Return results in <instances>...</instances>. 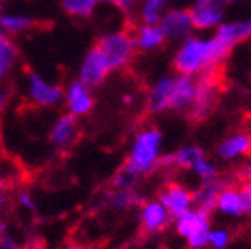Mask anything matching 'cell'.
Listing matches in <instances>:
<instances>
[{
    "label": "cell",
    "instance_id": "6da1fadb",
    "mask_svg": "<svg viewBox=\"0 0 251 249\" xmlns=\"http://www.w3.org/2000/svg\"><path fill=\"white\" fill-rule=\"evenodd\" d=\"M228 54H230V49L220 42L215 35H190L181 40L178 46L173 58V68L176 74L199 77L206 70L220 68V65L228 58Z\"/></svg>",
    "mask_w": 251,
    "mask_h": 249
},
{
    "label": "cell",
    "instance_id": "7a4b0ae2",
    "mask_svg": "<svg viewBox=\"0 0 251 249\" xmlns=\"http://www.w3.org/2000/svg\"><path fill=\"white\" fill-rule=\"evenodd\" d=\"M162 141L164 136L161 129H157L155 125L143 127L134 136L126 162L136 169L141 176L157 171L162 157Z\"/></svg>",
    "mask_w": 251,
    "mask_h": 249
},
{
    "label": "cell",
    "instance_id": "3957f363",
    "mask_svg": "<svg viewBox=\"0 0 251 249\" xmlns=\"http://www.w3.org/2000/svg\"><path fill=\"white\" fill-rule=\"evenodd\" d=\"M96 47L101 51L103 58L106 59L110 72L126 70L133 63L134 56L138 52L136 47H134L131 31L126 30L110 31V33L101 35L96 42Z\"/></svg>",
    "mask_w": 251,
    "mask_h": 249
},
{
    "label": "cell",
    "instance_id": "277c9868",
    "mask_svg": "<svg viewBox=\"0 0 251 249\" xmlns=\"http://www.w3.org/2000/svg\"><path fill=\"white\" fill-rule=\"evenodd\" d=\"M176 234L188 244L190 249L208 248V235L211 230V214L192 207L187 213L175 218Z\"/></svg>",
    "mask_w": 251,
    "mask_h": 249
},
{
    "label": "cell",
    "instance_id": "5b68a950",
    "mask_svg": "<svg viewBox=\"0 0 251 249\" xmlns=\"http://www.w3.org/2000/svg\"><path fill=\"white\" fill-rule=\"evenodd\" d=\"M220 94V74L218 68L206 70L197 77V98L188 115L194 121H202L213 112Z\"/></svg>",
    "mask_w": 251,
    "mask_h": 249
},
{
    "label": "cell",
    "instance_id": "8992f818",
    "mask_svg": "<svg viewBox=\"0 0 251 249\" xmlns=\"http://www.w3.org/2000/svg\"><path fill=\"white\" fill-rule=\"evenodd\" d=\"M157 200L164 206L171 220L178 218L180 214L187 213L194 207L192 190L178 181H168L157 194Z\"/></svg>",
    "mask_w": 251,
    "mask_h": 249
},
{
    "label": "cell",
    "instance_id": "52a82bcc",
    "mask_svg": "<svg viewBox=\"0 0 251 249\" xmlns=\"http://www.w3.org/2000/svg\"><path fill=\"white\" fill-rule=\"evenodd\" d=\"M110 74V68L106 65V59L103 58L101 51L98 47L93 46L89 51L84 54L80 68H78V80L82 82L84 86H87L89 89L101 86L106 80Z\"/></svg>",
    "mask_w": 251,
    "mask_h": 249
},
{
    "label": "cell",
    "instance_id": "ba28073f",
    "mask_svg": "<svg viewBox=\"0 0 251 249\" xmlns=\"http://www.w3.org/2000/svg\"><path fill=\"white\" fill-rule=\"evenodd\" d=\"M197 98V77L173 74L171 100L169 110L178 113H188Z\"/></svg>",
    "mask_w": 251,
    "mask_h": 249
},
{
    "label": "cell",
    "instance_id": "9c48e42d",
    "mask_svg": "<svg viewBox=\"0 0 251 249\" xmlns=\"http://www.w3.org/2000/svg\"><path fill=\"white\" fill-rule=\"evenodd\" d=\"M157 25L161 26L166 40H171V42H181V40L192 35L194 31L190 11L181 7L168 9Z\"/></svg>",
    "mask_w": 251,
    "mask_h": 249
},
{
    "label": "cell",
    "instance_id": "30bf717a",
    "mask_svg": "<svg viewBox=\"0 0 251 249\" xmlns=\"http://www.w3.org/2000/svg\"><path fill=\"white\" fill-rule=\"evenodd\" d=\"M138 223L145 234H161L171 225V216L157 199H150V200H143L138 207Z\"/></svg>",
    "mask_w": 251,
    "mask_h": 249
},
{
    "label": "cell",
    "instance_id": "8fae6325",
    "mask_svg": "<svg viewBox=\"0 0 251 249\" xmlns=\"http://www.w3.org/2000/svg\"><path fill=\"white\" fill-rule=\"evenodd\" d=\"M28 93L31 101L46 108L56 106L65 98V91L61 89V86L47 82L37 72H28Z\"/></svg>",
    "mask_w": 251,
    "mask_h": 249
},
{
    "label": "cell",
    "instance_id": "7c38bea8",
    "mask_svg": "<svg viewBox=\"0 0 251 249\" xmlns=\"http://www.w3.org/2000/svg\"><path fill=\"white\" fill-rule=\"evenodd\" d=\"M216 157L224 162H235L251 153V132L235 131L227 134L216 145Z\"/></svg>",
    "mask_w": 251,
    "mask_h": 249
},
{
    "label": "cell",
    "instance_id": "4fadbf2b",
    "mask_svg": "<svg viewBox=\"0 0 251 249\" xmlns=\"http://www.w3.org/2000/svg\"><path fill=\"white\" fill-rule=\"evenodd\" d=\"M190 18H192L194 30L199 31H211L225 20V11L227 7L213 2H194L190 9Z\"/></svg>",
    "mask_w": 251,
    "mask_h": 249
},
{
    "label": "cell",
    "instance_id": "5bb4252c",
    "mask_svg": "<svg viewBox=\"0 0 251 249\" xmlns=\"http://www.w3.org/2000/svg\"><path fill=\"white\" fill-rule=\"evenodd\" d=\"M78 117L72 115V113H65L58 121L54 122L51 132H49V141L51 145L59 150L65 152L68 148H72L78 140Z\"/></svg>",
    "mask_w": 251,
    "mask_h": 249
},
{
    "label": "cell",
    "instance_id": "9a60e30c",
    "mask_svg": "<svg viewBox=\"0 0 251 249\" xmlns=\"http://www.w3.org/2000/svg\"><path fill=\"white\" fill-rule=\"evenodd\" d=\"M213 35L232 51L237 44L251 39V16L243 20H224L215 28Z\"/></svg>",
    "mask_w": 251,
    "mask_h": 249
},
{
    "label": "cell",
    "instance_id": "2e32d148",
    "mask_svg": "<svg viewBox=\"0 0 251 249\" xmlns=\"http://www.w3.org/2000/svg\"><path fill=\"white\" fill-rule=\"evenodd\" d=\"M65 103H67L68 113H72L75 117L87 115L94 108L93 89L84 86L82 82L77 78V80L70 82V86L65 93Z\"/></svg>",
    "mask_w": 251,
    "mask_h": 249
},
{
    "label": "cell",
    "instance_id": "e0dca14e",
    "mask_svg": "<svg viewBox=\"0 0 251 249\" xmlns=\"http://www.w3.org/2000/svg\"><path fill=\"white\" fill-rule=\"evenodd\" d=\"M171 84L173 75H162L159 77L147 91L145 108L152 115L169 112V100H171Z\"/></svg>",
    "mask_w": 251,
    "mask_h": 249
},
{
    "label": "cell",
    "instance_id": "ac0fdd59",
    "mask_svg": "<svg viewBox=\"0 0 251 249\" xmlns=\"http://www.w3.org/2000/svg\"><path fill=\"white\" fill-rule=\"evenodd\" d=\"M227 185H228L227 179L220 178V176H216L213 179H206V181H201L199 187L196 190H192L194 207L211 214L216 207V199H218L220 192L224 190Z\"/></svg>",
    "mask_w": 251,
    "mask_h": 249
},
{
    "label": "cell",
    "instance_id": "d6986e66",
    "mask_svg": "<svg viewBox=\"0 0 251 249\" xmlns=\"http://www.w3.org/2000/svg\"><path fill=\"white\" fill-rule=\"evenodd\" d=\"M133 35V42L138 52H152L161 49L168 40H166L164 33H162L159 25H149V23H140Z\"/></svg>",
    "mask_w": 251,
    "mask_h": 249
},
{
    "label": "cell",
    "instance_id": "ffe728a7",
    "mask_svg": "<svg viewBox=\"0 0 251 249\" xmlns=\"http://www.w3.org/2000/svg\"><path fill=\"white\" fill-rule=\"evenodd\" d=\"M215 211H218L225 218H243V204H241L237 187H232L228 183L224 190L220 192L218 199H216Z\"/></svg>",
    "mask_w": 251,
    "mask_h": 249
},
{
    "label": "cell",
    "instance_id": "44dd1931",
    "mask_svg": "<svg viewBox=\"0 0 251 249\" xmlns=\"http://www.w3.org/2000/svg\"><path fill=\"white\" fill-rule=\"evenodd\" d=\"M105 202L114 211H129L134 207H140L143 202V197L138 190H115L114 188L106 194Z\"/></svg>",
    "mask_w": 251,
    "mask_h": 249
},
{
    "label": "cell",
    "instance_id": "7402d4cb",
    "mask_svg": "<svg viewBox=\"0 0 251 249\" xmlns=\"http://www.w3.org/2000/svg\"><path fill=\"white\" fill-rule=\"evenodd\" d=\"M35 25L33 18L26 14H16V12H7V14L0 16V30L4 31L5 35H18L28 31Z\"/></svg>",
    "mask_w": 251,
    "mask_h": 249
},
{
    "label": "cell",
    "instance_id": "603a6c76",
    "mask_svg": "<svg viewBox=\"0 0 251 249\" xmlns=\"http://www.w3.org/2000/svg\"><path fill=\"white\" fill-rule=\"evenodd\" d=\"M140 181H141L140 173L134 168H131L127 162H124L121 168L115 171L114 178H112V187H114L115 190H136Z\"/></svg>",
    "mask_w": 251,
    "mask_h": 249
},
{
    "label": "cell",
    "instance_id": "cb8c5ba5",
    "mask_svg": "<svg viewBox=\"0 0 251 249\" xmlns=\"http://www.w3.org/2000/svg\"><path fill=\"white\" fill-rule=\"evenodd\" d=\"M16 59H18V47L11 37L0 30V78H4L11 72V68L16 65Z\"/></svg>",
    "mask_w": 251,
    "mask_h": 249
},
{
    "label": "cell",
    "instance_id": "d4e9b609",
    "mask_svg": "<svg viewBox=\"0 0 251 249\" xmlns=\"http://www.w3.org/2000/svg\"><path fill=\"white\" fill-rule=\"evenodd\" d=\"M169 9V0H143L140 5V21L157 25Z\"/></svg>",
    "mask_w": 251,
    "mask_h": 249
},
{
    "label": "cell",
    "instance_id": "484cf974",
    "mask_svg": "<svg viewBox=\"0 0 251 249\" xmlns=\"http://www.w3.org/2000/svg\"><path fill=\"white\" fill-rule=\"evenodd\" d=\"M61 9L74 18H91L101 0H59Z\"/></svg>",
    "mask_w": 251,
    "mask_h": 249
},
{
    "label": "cell",
    "instance_id": "4316f807",
    "mask_svg": "<svg viewBox=\"0 0 251 249\" xmlns=\"http://www.w3.org/2000/svg\"><path fill=\"white\" fill-rule=\"evenodd\" d=\"M232 242V232L224 226H216L209 230L208 235V248L211 249H227Z\"/></svg>",
    "mask_w": 251,
    "mask_h": 249
},
{
    "label": "cell",
    "instance_id": "83f0119b",
    "mask_svg": "<svg viewBox=\"0 0 251 249\" xmlns=\"http://www.w3.org/2000/svg\"><path fill=\"white\" fill-rule=\"evenodd\" d=\"M237 190L243 204V216H251V179H244L237 187Z\"/></svg>",
    "mask_w": 251,
    "mask_h": 249
},
{
    "label": "cell",
    "instance_id": "f1b7e54d",
    "mask_svg": "<svg viewBox=\"0 0 251 249\" xmlns=\"http://www.w3.org/2000/svg\"><path fill=\"white\" fill-rule=\"evenodd\" d=\"M16 200L25 209H35V200H33V197H31V194L28 190H21L20 194L16 195Z\"/></svg>",
    "mask_w": 251,
    "mask_h": 249
},
{
    "label": "cell",
    "instance_id": "f546056e",
    "mask_svg": "<svg viewBox=\"0 0 251 249\" xmlns=\"http://www.w3.org/2000/svg\"><path fill=\"white\" fill-rule=\"evenodd\" d=\"M108 2H112L115 7H119L124 12H129L134 7V4H136V0H108Z\"/></svg>",
    "mask_w": 251,
    "mask_h": 249
},
{
    "label": "cell",
    "instance_id": "4dcf8cb0",
    "mask_svg": "<svg viewBox=\"0 0 251 249\" xmlns=\"http://www.w3.org/2000/svg\"><path fill=\"white\" fill-rule=\"evenodd\" d=\"M0 249H23V248H21V246L18 244L12 237L4 235V237L0 239Z\"/></svg>",
    "mask_w": 251,
    "mask_h": 249
},
{
    "label": "cell",
    "instance_id": "1f68e13d",
    "mask_svg": "<svg viewBox=\"0 0 251 249\" xmlns=\"http://www.w3.org/2000/svg\"><path fill=\"white\" fill-rule=\"evenodd\" d=\"M4 235H7V223L0 220V239L4 237Z\"/></svg>",
    "mask_w": 251,
    "mask_h": 249
},
{
    "label": "cell",
    "instance_id": "d6a6232c",
    "mask_svg": "<svg viewBox=\"0 0 251 249\" xmlns=\"http://www.w3.org/2000/svg\"><path fill=\"white\" fill-rule=\"evenodd\" d=\"M4 106H5V93L2 91V86H0V112L4 110Z\"/></svg>",
    "mask_w": 251,
    "mask_h": 249
},
{
    "label": "cell",
    "instance_id": "836d02e7",
    "mask_svg": "<svg viewBox=\"0 0 251 249\" xmlns=\"http://www.w3.org/2000/svg\"><path fill=\"white\" fill-rule=\"evenodd\" d=\"M5 190V179L0 176V192H4Z\"/></svg>",
    "mask_w": 251,
    "mask_h": 249
},
{
    "label": "cell",
    "instance_id": "e575fe53",
    "mask_svg": "<svg viewBox=\"0 0 251 249\" xmlns=\"http://www.w3.org/2000/svg\"><path fill=\"white\" fill-rule=\"evenodd\" d=\"M2 4H4V0H0V16H2Z\"/></svg>",
    "mask_w": 251,
    "mask_h": 249
}]
</instances>
